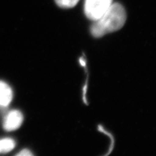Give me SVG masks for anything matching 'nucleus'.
Masks as SVG:
<instances>
[{"instance_id":"6e6552de","label":"nucleus","mask_w":156,"mask_h":156,"mask_svg":"<svg viewBox=\"0 0 156 156\" xmlns=\"http://www.w3.org/2000/svg\"><path fill=\"white\" fill-rule=\"evenodd\" d=\"M85 62L83 61V58H80V64H81V65H83V66H85Z\"/></svg>"},{"instance_id":"39448f33","label":"nucleus","mask_w":156,"mask_h":156,"mask_svg":"<svg viewBox=\"0 0 156 156\" xmlns=\"http://www.w3.org/2000/svg\"><path fill=\"white\" fill-rule=\"evenodd\" d=\"M15 146V142L13 140L3 139L0 140V153H6L11 151Z\"/></svg>"},{"instance_id":"f03ea898","label":"nucleus","mask_w":156,"mask_h":156,"mask_svg":"<svg viewBox=\"0 0 156 156\" xmlns=\"http://www.w3.org/2000/svg\"><path fill=\"white\" fill-rule=\"evenodd\" d=\"M113 0H85L84 11L87 17L93 21L97 20L112 5Z\"/></svg>"},{"instance_id":"423d86ee","label":"nucleus","mask_w":156,"mask_h":156,"mask_svg":"<svg viewBox=\"0 0 156 156\" xmlns=\"http://www.w3.org/2000/svg\"><path fill=\"white\" fill-rule=\"evenodd\" d=\"M56 5L62 8H72L77 5L79 0H55Z\"/></svg>"},{"instance_id":"7ed1b4c3","label":"nucleus","mask_w":156,"mask_h":156,"mask_svg":"<svg viewBox=\"0 0 156 156\" xmlns=\"http://www.w3.org/2000/svg\"><path fill=\"white\" fill-rule=\"evenodd\" d=\"M23 122V116L20 111H12L7 115L4 121V129L6 131H15L18 129Z\"/></svg>"},{"instance_id":"f257e3e1","label":"nucleus","mask_w":156,"mask_h":156,"mask_svg":"<svg viewBox=\"0 0 156 156\" xmlns=\"http://www.w3.org/2000/svg\"><path fill=\"white\" fill-rule=\"evenodd\" d=\"M126 20L125 9L119 3H114L106 12L90 28L93 36L100 38L105 35L119 30L124 26Z\"/></svg>"},{"instance_id":"20e7f679","label":"nucleus","mask_w":156,"mask_h":156,"mask_svg":"<svg viewBox=\"0 0 156 156\" xmlns=\"http://www.w3.org/2000/svg\"><path fill=\"white\" fill-rule=\"evenodd\" d=\"M12 100V90L7 83L0 81V106H7Z\"/></svg>"},{"instance_id":"0eeeda50","label":"nucleus","mask_w":156,"mask_h":156,"mask_svg":"<svg viewBox=\"0 0 156 156\" xmlns=\"http://www.w3.org/2000/svg\"><path fill=\"white\" fill-rule=\"evenodd\" d=\"M17 155H20V156H31L33 155V153H31L30 151H28V150H23L20 152V153H19L17 154Z\"/></svg>"}]
</instances>
